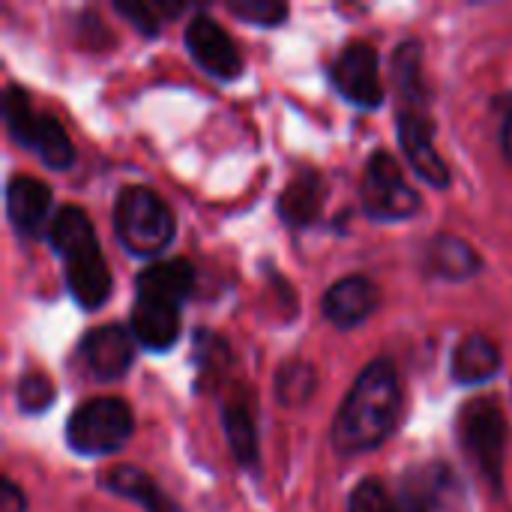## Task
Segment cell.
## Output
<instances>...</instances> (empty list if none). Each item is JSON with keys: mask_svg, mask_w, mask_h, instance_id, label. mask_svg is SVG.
<instances>
[{"mask_svg": "<svg viewBox=\"0 0 512 512\" xmlns=\"http://www.w3.org/2000/svg\"><path fill=\"white\" fill-rule=\"evenodd\" d=\"M315 384H318L315 366L312 363H303V360H291L276 375V399L285 408H303L312 399Z\"/></svg>", "mask_w": 512, "mask_h": 512, "instance_id": "22", "label": "cell"}, {"mask_svg": "<svg viewBox=\"0 0 512 512\" xmlns=\"http://www.w3.org/2000/svg\"><path fill=\"white\" fill-rule=\"evenodd\" d=\"M396 132H399L402 153L408 156V165L429 186L447 189L450 186V168L435 147V123L429 120V114L426 111H399Z\"/></svg>", "mask_w": 512, "mask_h": 512, "instance_id": "10", "label": "cell"}, {"mask_svg": "<svg viewBox=\"0 0 512 512\" xmlns=\"http://www.w3.org/2000/svg\"><path fill=\"white\" fill-rule=\"evenodd\" d=\"M102 489H108L111 495L129 498L135 501L144 512H180V507L153 483L150 474H144L135 465H117L102 477Z\"/></svg>", "mask_w": 512, "mask_h": 512, "instance_id": "19", "label": "cell"}, {"mask_svg": "<svg viewBox=\"0 0 512 512\" xmlns=\"http://www.w3.org/2000/svg\"><path fill=\"white\" fill-rule=\"evenodd\" d=\"M57 399V390L51 384V378L39 375V372H27L21 381H18V405L21 411L27 414H42L54 405Z\"/></svg>", "mask_w": 512, "mask_h": 512, "instance_id": "27", "label": "cell"}, {"mask_svg": "<svg viewBox=\"0 0 512 512\" xmlns=\"http://www.w3.org/2000/svg\"><path fill=\"white\" fill-rule=\"evenodd\" d=\"M48 240L63 261V279L72 300L87 312L102 309L111 297L114 279L87 213L81 207H60L54 213Z\"/></svg>", "mask_w": 512, "mask_h": 512, "instance_id": "2", "label": "cell"}, {"mask_svg": "<svg viewBox=\"0 0 512 512\" xmlns=\"http://www.w3.org/2000/svg\"><path fill=\"white\" fill-rule=\"evenodd\" d=\"M501 366L504 360H501L498 345L480 333L465 336L453 351V378L456 384H465V387L492 381L501 372Z\"/></svg>", "mask_w": 512, "mask_h": 512, "instance_id": "18", "label": "cell"}, {"mask_svg": "<svg viewBox=\"0 0 512 512\" xmlns=\"http://www.w3.org/2000/svg\"><path fill=\"white\" fill-rule=\"evenodd\" d=\"M324 201H327V183L318 171L306 168L300 171L279 195V216L285 225L291 228H309L318 222L321 210H324Z\"/></svg>", "mask_w": 512, "mask_h": 512, "instance_id": "15", "label": "cell"}, {"mask_svg": "<svg viewBox=\"0 0 512 512\" xmlns=\"http://www.w3.org/2000/svg\"><path fill=\"white\" fill-rule=\"evenodd\" d=\"M0 512H27L24 492H21L9 477L0 483Z\"/></svg>", "mask_w": 512, "mask_h": 512, "instance_id": "29", "label": "cell"}, {"mask_svg": "<svg viewBox=\"0 0 512 512\" xmlns=\"http://www.w3.org/2000/svg\"><path fill=\"white\" fill-rule=\"evenodd\" d=\"M51 189L30 177V174H15L6 183V216L9 225L21 240H39L51 231Z\"/></svg>", "mask_w": 512, "mask_h": 512, "instance_id": "11", "label": "cell"}, {"mask_svg": "<svg viewBox=\"0 0 512 512\" xmlns=\"http://www.w3.org/2000/svg\"><path fill=\"white\" fill-rule=\"evenodd\" d=\"M180 327H183L180 306L165 303V300H153V297H135L129 330L141 348H147L153 354L174 348L180 339Z\"/></svg>", "mask_w": 512, "mask_h": 512, "instance_id": "13", "label": "cell"}, {"mask_svg": "<svg viewBox=\"0 0 512 512\" xmlns=\"http://www.w3.org/2000/svg\"><path fill=\"white\" fill-rule=\"evenodd\" d=\"M390 78H393V87L402 102L399 111H426L429 108V90L423 81V51H420L417 39H408L393 51Z\"/></svg>", "mask_w": 512, "mask_h": 512, "instance_id": "17", "label": "cell"}, {"mask_svg": "<svg viewBox=\"0 0 512 512\" xmlns=\"http://www.w3.org/2000/svg\"><path fill=\"white\" fill-rule=\"evenodd\" d=\"M348 512H426L417 507L411 498L390 495L378 480H363L360 486H354L351 498H348Z\"/></svg>", "mask_w": 512, "mask_h": 512, "instance_id": "23", "label": "cell"}, {"mask_svg": "<svg viewBox=\"0 0 512 512\" xmlns=\"http://www.w3.org/2000/svg\"><path fill=\"white\" fill-rule=\"evenodd\" d=\"M117 12L129 18L144 36H156L165 18L183 15L186 6L183 3H117Z\"/></svg>", "mask_w": 512, "mask_h": 512, "instance_id": "25", "label": "cell"}, {"mask_svg": "<svg viewBox=\"0 0 512 512\" xmlns=\"http://www.w3.org/2000/svg\"><path fill=\"white\" fill-rule=\"evenodd\" d=\"M222 426H225V438L240 468L258 471V432H255L249 402H243L240 396L228 399L222 405Z\"/></svg>", "mask_w": 512, "mask_h": 512, "instance_id": "20", "label": "cell"}, {"mask_svg": "<svg viewBox=\"0 0 512 512\" xmlns=\"http://www.w3.org/2000/svg\"><path fill=\"white\" fill-rule=\"evenodd\" d=\"M459 441L468 462L498 489L507 456V417L495 396L471 399L459 414Z\"/></svg>", "mask_w": 512, "mask_h": 512, "instance_id": "5", "label": "cell"}, {"mask_svg": "<svg viewBox=\"0 0 512 512\" xmlns=\"http://www.w3.org/2000/svg\"><path fill=\"white\" fill-rule=\"evenodd\" d=\"M3 120H6L9 135H12L21 147H27V141H30V135H33V129H36L39 111L33 108L27 90H21L18 84H9V87L3 90Z\"/></svg>", "mask_w": 512, "mask_h": 512, "instance_id": "24", "label": "cell"}, {"mask_svg": "<svg viewBox=\"0 0 512 512\" xmlns=\"http://www.w3.org/2000/svg\"><path fill=\"white\" fill-rule=\"evenodd\" d=\"M381 303L378 285L366 276H345L336 285L327 288L324 300H321V312L324 318L339 327V330H354L360 324H366L375 309Z\"/></svg>", "mask_w": 512, "mask_h": 512, "instance_id": "12", "label": "cell"}, {"mask_svg": "<svg viewBox=\"0 0 512 512\" xmlns=\"http://www.w3.org/2000/svg\"><path fill=\"white\" fill-rule=\"evenodd\" d=\"M27 150H33L39 156V162L48 165L51 171H66L75 162V147H72L66 129L60 126V120H54L51 114H39L36 129L27 141Z\"/></svg>", "mask_w": 512, "mask_h": 512, "instance_id": "21", "label": "cell"}, {"mask_svg": "<svg viewBox=\"0 0 512 512\" xmlns=\"http://www.w3.org/2000/svg\"><path fill=\"white\" fill-rule=\"evenodd\" d=\"M138 297H153V300H165L183 309V303L192 297L195 291V270L186 258H168V261H156L147 270L138 273L135 279Z\"/></svg>", "mask_w": 512, "mask_h": 512, "instance_id": "16", "label": "cell"}, {"mask_svg": "<svg viewBox=\"0 0 512 512\" xmlns=\"http://www.w3.org/2000/svg\"><path fill=\"white\" fill-rule=\"evenodd\" d=\"M402 417V384L393 360H372L348 390L336 420L333 447L342 456H360L381 447L399 426Z\"/></svg>", "mask_w": 512, "mask_h": 512, "instance_id": "1", "label": "cell"}, {"mask_svg": "<svg viewBox=\"0 0 512 512\" xmlns=\"http://www.w3.org/2000/svg\"><path fill=\"white\" fill-rule=\"evenodd\" d=\"M423 270L444 282H465L483 270V258L465 237L438 234L423 249Z\"/></svg>", "mask_w": 512, "mask_h": 512, "instance_id": "14", "label": "cell"}, {"mask_svg": "<svg viewBox=\"0 0 512 512\" xmlns=\"http://www.w3.org/2000/svg\"><path fill=\"white\" fill-rule=\"evenodd\" d=\"M225 6L231 15L255 27H279L288 18V6L279 0H228Z\"/></svg>", "mask_w": 512, "mask_h": 512, "instance_id": "26", "label": "cell"}, {"mask_svg": "<svg viewBox=\"0 0 512 512\" xmlns=\"http://www.w3.org/2000/svg\"><path fill=\"white\" fill-rule=\"evenodd\" d=\"M132 429H135V420H132L129 405L114 396H99V399L84 402L69 417L66 444L84 459L111 456L129 444Z\"/></svg>", "mask_w": 512, "mask_h": 512, "instance_id": "4", "label": "cell"}, {"mask_svg": "<svg viewBox=\"0 0 512 512\" xmlns=\"http://www.w3.org/2000/svg\"><path fill=\"white\" fill-rule=\"evenodd\" d=\"M498 108V141H501V153L504 159L512 165V93L498 96L495 99Z\"/></svg>", "mask_w": 512, "mask_h": 512, "instance_id": "28", "label": "cell"}, {"mask_svg": "<svg viewBox=\"0 0 512 512\" xmlns=\"http://www.w3.org/2000/svg\"><path fill=\"white\" fill-rule=\"evenodd\" d=\"M333 87L342 93L345 102L375 111L384 105V81H381V60L369 42H351L330 69Z\"/></svg>", "mask_w": 512, "mask_h": 512, "instance_id": "7", "label": "cell"}, {"mask_svg": "<svg viewBox=\"0 0 512 512\" xmlns=\"http://www.w3.org/2000/svg\"><path fill=\"white\" fill-rule=\"evenodd\" d=\"M363 213L375 222H402L420 210V195L405 180L399 162L387 150H375L363 168L360 183Z\"/></svg>", "mask_w": 512, "mask_h": 512, "instance_id": "6", "label": "cell"}, {"mask_svg": "<svg viewBox=\"0 0 512 512\" xmlns=\"http://www.w3.org/2000/svg\"><path fill=\"white\" fill-rule=\"evenodd\" d=\"M186 51L189 57L213 78L219 81H234L243 75V54L237 51L234 39L228 36V30L210 18V15H195L186 24Z\"/></svg>", "mask_w": 512, "mask_h": 512, "instance_id": "8", "label": "cell"}, {"mask_svg": "<svg viewBox=\"0 0 512 512\" xmlns=\"http://www.w3.org/2000/svg\"><path fill=\"white\" fill-rule=\"evenodd\" d=\"M135 336L132 330L120 324H102L90 333H84L78 345V363L93 381H117L129 372L135 360Z\"/></svg>", "mask_w": 512, "mask_h": 512, "instance_id": "9", "label": "cell"}, {"mask_svg": "<svg viewBox=\"0 0 512 512\" xmlns=\"http://www.w3.org/2000/svg\"><path fill=\"white\" fill-rule=\"evenodd\" d=\"M114 231L135 258H153L174 240L171 207L147 186H126L114 201Z\"/></svg>", "mask_w": 512, "mask_h": 512, "instance_id": "3", "label": "cell"}]
</instances>
